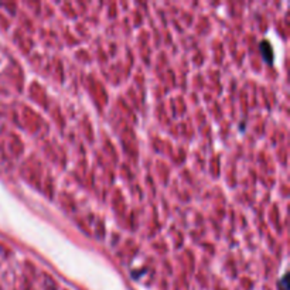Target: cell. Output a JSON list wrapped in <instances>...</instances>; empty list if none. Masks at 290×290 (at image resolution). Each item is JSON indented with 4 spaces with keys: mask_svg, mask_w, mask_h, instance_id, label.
Returning a JSON list of instances; mask_svg holds the SVG:
<instances>
[{
    "mask_svg": "<svg viewBox=\"0 0 290 290\" xmlns=\"http://www.w3.org/2000/svg\"><path fill=\"white\" fill-rule=\"evenodd\" d=\"M280 285H282V289L288 290V285H286V278H283V279H282Z\"/></svg>",
    "mask_w": 290,
    "mask_h": 290,
    "instance_id": "obj_2",
    "label": "cell"
},
{
    "mask_svg": "<svg viewBox=\"0 0 290 290\" xmlns=\"http://www.w3.org/2000/svg\"><path fill=\"white\" fill-rule=\"evenodd\" d=\"M260 50H262V54H263L265 60L270 63V61H272V57H273V51H272L270 44L266 43V41H263V43H262V47H260Z\"/></svg>",
    "mask_w": 290,
    "mask_h": 290,
    "instance_id": "obj_1",
    "label": "cell"
}]
</instances>
